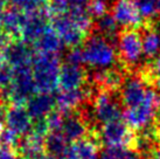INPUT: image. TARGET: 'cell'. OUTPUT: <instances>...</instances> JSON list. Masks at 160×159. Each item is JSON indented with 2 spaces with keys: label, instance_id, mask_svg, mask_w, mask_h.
Returning <instances> with one entry per match:
<instances>
[{
  "label": "cell",
  "instance_id": "18",
  "mask_svg": "<svg viewBox=\"0 0 160 159\" xmlns=\"http://www.w3.org/2000/svg\"><path fill=\"white\" fill-rule=\"evenodd\" d=\"M63 76L66 80V83L69 87H75L80 84L83 80V71L81 70L80 64L75 63H68L63 69Z\"/></svg>",
  "mask_w": 160,
  "mask_h": 159
},
{
  "label": "cell",
  "instance_id": "21",
  "mask_svg": "<svg viewBox=\"0 0 160 159\" xmlns=\"http://www.w3.org/2000/svg\"><path fill=\"white\" fill-rule=\"evenodd\" d=\"M68 9H69L68 0H50V11L55 15L68 13Z\"/></svg>",
  "mask_w": 160,
  "mask_h": 159
},
{
  "label": "cell",
  "instance_id": "16",
  "mask_svg": "<svg viewBox=\"0 0 160 159\" xmlns=\"http://www.w3.org/2000/svg\"><path fill=\"white\" fill-rule=\"evenodd\" d=\"M142 19L150 21L160 15V0H132Z\"/></svg>",
  "mask_w": 160,
  "mask_h": 159
},
{
  "label": "cell",
  "instance_id": "24",
  "mask_svg": "<svg viewBox=\"0 0 160 159\" xmlns=\"http://www.w3.org/2000/svg\"><path fill=\"white\" fill-rule=\"evenodd\" d=\"M153 159H160V151H156L153 153Z\"/></svg>",
  "mask_w": 160,
  "mask_h": 159
},
{
  "label": "cell",
  "instance_id": "22",
  "mask_svg": "<svg viewBox=\"0 0 160 159\" xmlns=\"http://www.w3.org/2000/svg\"><path fill=\"white\" fill-rule=\"evenodd\" d=\"M150 69H151L154 74H160V52H159V54L156 56L154 61L152 62V66H151Z\"/></svg>",
  "mask_w": 160,
  "mask_h": 159
},
{
  "label": "cell",
  "instance_id": "7",
  "mask_svg": "<svg viewBox=\"0 0 160 159\" xmlns=\"http://www.w3.org/2000/svg\"><path fill=\"white\" fill-rule=\"evenodd\" d=\"M133 138L134 137L129 130V125L120 119L107 123L102 130V141L108 146H128L131 144V141H133Z\"/></svg>",
  "mask_w": 160,
  "mask_h": 159
},
{
  "label": "cell",
  "instance_id": "14",
  "mask_svg": "<svg viewBox=\"0 0 160 159\" xmlns=\"http://www.w3.org/2000/svg\"><path fill=\"white\" fill-rule=\"evenodd\" d=\"M34 44H35V46L40 50H42L43 53H47V54L58 52V49L62 47L61 46L62 41L58 38V33L55 32V29H52L50 27L39 39L36 40Z\"/></svg>",
  "mask_w": 160,
  "mask_h": 159
},
{
  "label": "cell",
  "instance_id": "12",
  "mask_svg": "<svg viewBox=\"0 0 160 159\" xmlns=\"http://www.w3.org/2000/svg\"><path fill=\"white\" fill-rule=\"evenodd\" d=\"M96 80L98 83L103 84L110 90L122 87L124 82V73L119 67H111L108 69H99L96 73Z\"/></svg>",
  "mask_w": 160,
  "mask_h": 159
},
{
  "label": "cell",
  "instance_id": "1",
  "mask_svg": "<svg viewBox=\"0 0 160 159\" xmlns=\"http://www.w3.org/2000/svg\"><path fill=\"white\" fill-rule=\"evenodd\" d=\"M83 61L96 69H108L115 64L117 60L112 42L99 34L90 36L85 41L82 50Z\"/></svg>",
  "mask_w": 160,
  "mask_h": 159
},
{
  "label": "cell",
  "instance_id": "19",
  "mask_svg": "<svg viewBox=\"0 0 160 159\" xmlns=\"http://www.w3.org/2000/svg\"><path fill=\"white\" fill-rule=\"evenodd\" d=\"M108 7H109V0H90L88 5V12L90 17L96 19L108 13Z\"/></svg>",
  "mask_w": 160,
  "mask_h": 159
},
{
  "label": "cell",
  "instance_id": "8",
  "mask_svg": "<svg viewBox=\"0 0 160 159\" xmlns=\"http://www.w3.org/2000/svg\"><path fill=\"white\" fill-rule=\"evenodd\" d=\"M96 115L102 123H110L120 119L123 112L119 101L111 93H102L96 104Z\"/></svg>",
  "mask_w": 160,
  "mask_h": 159
},
{
  "label": "cell",
  "instance_id": "2",
  "mask_svg": "<svg viewBox=\"0 0 160 159\" xmlns=\"http://www.w3.org/2000/svg\"><path fill=\"white\" fill-rule=\"evenodd\" d=\"M160 111V95L156 89L150 88L147 96L139 105L126 109L123 114L124 122L130 128L144 130L150 128Z\"/></svg>",
  "mask_w": 160,
  "mask_h": 159
},
{
  "label": "cell",
  "instance_id": "23",
  "mask_svg": "<svg viewBox=\"0 0 160 159\" xmlns=\"http://www.w3.org/2000/svg\"><path fill=\"white\" fill-rule=\"evenodd\" d=\"M7 1H8V0H0V12L5 8V6H6V4H7Z\"/></svg>",
  "mask_w": 160,
  "mask_h": 159
},
{
  "label": "cell",
  "instance_id": "15",
  "mask_svg": "<svg viewBox=\"0 0 160 159\" xmlns=\"http://www.w3.org/2000/svg\"><path fill=\"white\" fill-rule=\"evenodd\" d=\"M31 50L25 42H13L6 46V56L11 63L22 64L29 56Z\"/></svg>",
  "mask_w": 160,
  "mask_h": 159
},
{
  "label": "cell",
  "instance_id": "25",
  "mask_svg": "<svg viewBox=\"0 0 160 159\" xmlns=\"http://www.w3.org/2000/svg\"><path fill=\"white\" fill-rule=\"evenodd\" d=\"M4 44V38H2V34H1V31H0V48L2 47Z\"/></svg>",
  "mask_w": 160,
  "mask_h": 159
},
{
  "label": "cell",
  "instance_id": "9",
  "mask_svg": "<svg viewBox=\"0 0 160 159\" xmlns=\"http://www.w3.org/2000/svg\"><path fill=\"white\" fill-rule=\"evenodd\" d=\"M48 28L47 20L43 14L32 12L28 17L26 15L25 18V22L21 29V35L26 41L35 42Z\"/></svg>",
  "mask_w": 160,
  "mask_h": 159
},
{
  "label": "cell",
  "instance_id": "5",
  "mask_svg": "<svg viewBox=\"0 0 160 159\" xmlns=\"http://www.w3.org/2000/svg\"><path fill=\"white\" fill-rule=\"evenodd\" d=\"M150 87L139 76H128L120 87V101L128 109L139 105L147 96Z\"/></svg>",
  "mask_w": 160,
  "mask_h": 159
},
{
  "label": "cell",
  "instance_id": "10",
  "mask_svg": "<svg viewBox=\"0 0 160 159\" xmlns=\"http://www.w3.org/2000/svg\"><path fill=\"white\" fill-rule=\"evenodd\" d=\"M119 25L113 18V15L110 13H105L96 18L95 21V28L97 31V34L104 36L110 42H117L122 32L119 31Z\"/></svg>",
  "mask_w": 160,
  "mask_h": 159
},
{
  "label": "cell",
  "instance_id": "13",
  "mask_svg": "<svg viewBox=\"0 0 160 159\" xmlns=\"http://www.w3.org/2000/svg\"><path fill=\"white\" fill-rule=\"evenodd\" d=\"M26 15L20 12V9H11L2 15L1 25L2 28L8 34H21L23 22H25Z\"/></svg>",
  "mask_w": 160,
  "mask_h": 159
},
{
  "label": "cell",
  "instance_id": "4",
  "mask_svg": "<svg viewBox=\"0 0 160 159\" xmlns=\"http://www.w3.org/2000/svg\"><path fill=\"white\" fill-rule=\"evenodd\" d=\"M54 29L58 33L62 44L70 47H77L85 39L87 31L67 13L56 15L54 20Z\"/></svg>",
  "mask_w": 160,
  "mask_h": 159
},
{
  "label": "cell",
  "instance_id": "3",
  "mask_svg": "<svg viewBox=\"0 0 160 159\" xmlns=\"http://www.w3.org/2000/svg\"><path fill=\"white\" fill-rule=\"evenodd\" d=\"M117 44L120 60L125 67H140L145 54L142 48V34L137 29H125L122 32L117 40Z\"/></svg>",
  "mask_w": 160,
  "mask_h": 159
},
{
  "label": "cell",
  "instance_id": "6",
  "mask_svg": "<svg viewBox=\"0 0 160 159\" xmlns=\"http://www.w3.org/2000/svg\"><path fill=\"white\" fill-rule=\"evenodd\" d=\"M112 15L120 27L125 29H137L142 26V15L132 0H115Z\"/></svg>",
  "mask_w": 160,
  "mask_h": 159
},
{
  "label": "cell",
  "instance_id": "11",
  "mask_svg": "<svg viewBox=\"0 0 160 159\" xmlns=\"http://www.w3.org/2000/svg\"><path fill=\"white\" fill-rule=\"evenodd\" d=\"M142 40L145 56L148 59L156 58L160 52V29L146 25L142 27Z\"/></svg>",
  "mask_w": 160,
  "mask_h": 159
},
{
  "label": "cell",
  "instance_id": "20",
  "mask_svg": "<svg viewBox=\"0 0 160 159\" xmlns=\"http://www.w3.org/2000/svg\"><path fill=\"white\" fill-rule=\"evenodd\" d=\"M15 7H18L20 11H27V12H35L41 6H43L46 0H12Z\"/></svg>",
  "mask_w": 160,
  "mask_h": 159
},
{
  "label": "cell",
  "instance_id": "17",
  "mask_svg": "<svg viewBox=\"0 0 160 159\" xmlns=\"http://www.w3.org/2000/svg\"><path fill=\"white\" fill-rule=\"evenodd\" d=\"M102 159H140V153L124 145H111L103 151Z\"/></svg>",
  "mask_w": 160,
  "mask_h": 159
}]
</instances>
